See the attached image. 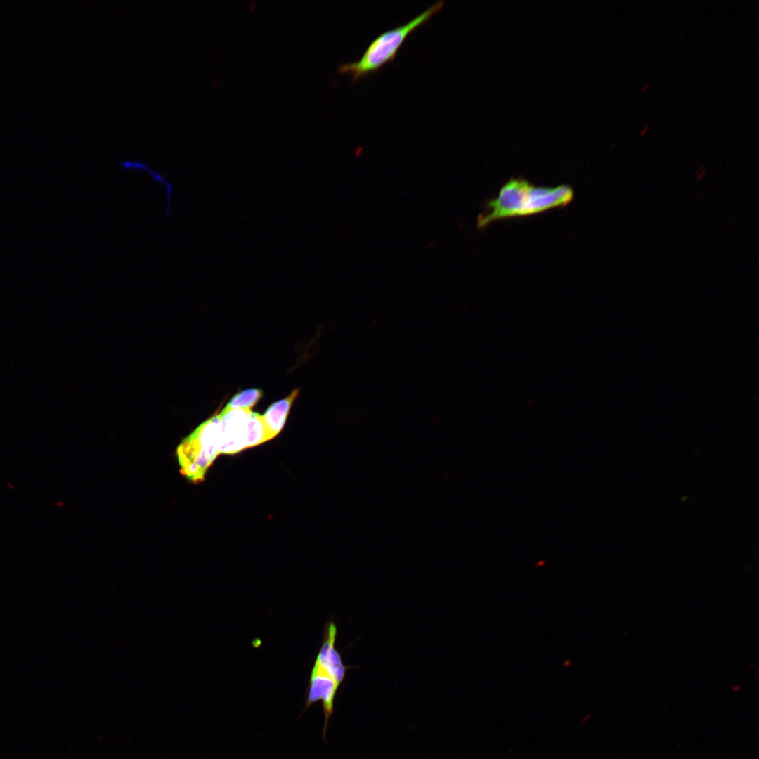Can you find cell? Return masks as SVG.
Wrapping results in <instances>:
<instances>
[{
	"label": "cell",
	"instance_id": "1",
	"mask_svg": "<svg viewBox=\"0 0 759 759\" xmlns=\"http://www.w3.org/2000/svg\"><path fill=\"white\" fill-rule=\"evenodd\" d=\"M573 191L566 185L540 187L521 179H512L500 189L497 197L488 201L478 216L477 228H484L492 222L509 217L524 216L567 205Z\"/></svg>",
	"mask_w": 759,
	"mask_h": 759
},
{
	"label": "cell",
	"instance_id": "2",
	"mask_svg": "<svg viewBox=\"0 0 759 759\" xmlns=\"http://www.w3.org/2000/svg\"><path fill=\"white\" fill-rule=\"evenodd\" d=\"M337 636V626L330 619L325 624L321 647L311 670L305 706L306 709L311 704L322 701L325 731L333 713L337 692L344 681L346 670L351 667L344 664L341 654L335 649Z\"/></svg>",
	"mask_w": 759,
	"mask_h": 759
},
{
	"label": "cell",
	"instance_id": "3",
	"mask_svg": "<svg viewBox=\"0 0 759 759\" xmlns=\"http://www.w3.org/2000/svg\"><path fill=\"white\" fill-rule=\"evenodd\" d=\"M444 3L443 0L436 1L406 24L381 33L370 42L359 60L339 65L337 72L350 74L352 81L356 82L378 70L394 59L406 37L439 12Z\"/></svg>",
	"mask_w": 759,
	"mask_h": 759
},
{
	"label": "cell",
	"instance_id": "4",
	"mask_svg": "<svg viewBox=\"0 0 759 759\" xmlns=\"http://www.w3.org/2000/svg\"><path fill=\"white\" fill-rule=\"evenodd\" d=\"M217 436L216 414L198 426L178 446L176 455L180 472L190 481H202L208 468L219 455Z\"/></svg>",
	"mask_w": 759,
	"mask_h": 759
},
{
	"label": "cell",
	"instance_id": "5",
	"mask_svg": "<svg viewBox=\"0 0 759 759\" xmlns=\"http://www.w3.org/2000/svg\"><path fill=\"white\" fill-rule=\"evenodd\" d=\"M217 416L219 454H234L267 441L261 415L249 409H223Z\"/></svg>",
	"mask_w": 759,
	"mask_h": 759
},
{
	"label": "cell",
	"instance_id": "6",
	"mask_svg": "<svg viewBox=\"0 0 759 759\" xmlns=\"http://www.w3.org/2000/svg\"><path fill=\"white\" fill-rule=\"evenodd\" d=\"M299 394L293 390L287 397L273 403L261 415L266 432L267 441L273 439L282 430L292 405Z\"/></svg>",
	"mask_w": 759,
	"mask_h": 759
},
{
	"label": "cell",
	"instance_id": "7",
	"mask_svg": "<svg viewBox=\"0 0 759 759\" xmlns=\"http://www.w3.org/2000/svg\"><path fill=\"white\" fill-rule=\"evenodd\" d=\"M119 166L126 171H147L157 183L165 185L167 195V207L164 214V218L166 219H168L170 216L171 213V198L172 194V187L171 183L167 181V179L160 174H158L157 172L152 170L147 164H144L143 162L136 160L134 161L125 160L120 162Z\"/></svg>",
	"mask_w": 759,
	"mask_h": 759
},
{
	"label": "cell",
	"instance_id": "8",
	"mask_svg": "<svg viewBox=\"0 0 759 759\" xmlns=\"http://www.w3.org/2000/svg\"><path fill=\"white\" fill-rule=\"evenodd\" d=\"M262 391L259 389H249L235 394L228 401L223 410L232 409H249L259 401L262 396Z\"/></svg>",
	"mask_w": 759,
	"mask_h": 759
},
{
	"label": "cell",
	"instance_id": "9",
	"mask_svg": "<svg viewBox=\"0 0 759 759\" xmlns=\"http://www.w3.org/2000/svg\"><path fill=\"white\" fill-rule=\"evenodd\" d=\"M706 171L707 168L705 167V165L703 164H700L698 167L696 174V180L697 181H701L705 177Z\"/></svg>",
	"mask_w": 759,
	"mask_h": 759
},
{
	"label": "cell",
	"instance_id": "10",
	"mask_svg": "<svg viewBox=\"0 0 759 759\" xmlns=\"http://www.w3.org/2000/svg\"><path fill=\"white\" fill-rule=\"evenodd\" d=\"M649 126L648 124H646V125H645V126H644L643 128H642V129H641L640 130V131L638 132V134H637V138H642V137H644V136H645V135H646V134H647V132L649 131Z\"/></svg>",
	"mask_w": 759,
	"mask_h": 759
},
{
	"label": "cell",
	"instance_id": "11",
	"mask_svg": "<svg viewBox=\"0 0 759 759\" xmlns=\"http://www.w3.org/2000/svg\"><path fill=\"white\" fill-rule=\"evenodd\" d=\"M649 87H650V83L649 82H646V83H644L643 84V86H642V87L641 89V91L642 92H646L647 91L649 90Z\"/></svg>",
	"mask_w": 759,
	"mask_h": 759
}]
</instances>
